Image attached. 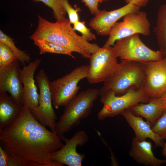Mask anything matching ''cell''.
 <instances>
[{
    "label": "cell",
    "mask_w": 166,
    "mask_h": 166,
    "mask_svg": "<svg viewBox=\"0 0 166 166\" xmlns=\"http://www.w3.org/2000/svg\"><path fill=\"white\" fill-rule=\"evenodd\" d=\"M99 93L98 89L89 88L77 94L65 106L57 123L56 131L59 136L64 135L89 116Z\"/></svg>",
    "instance_id": "3957f363"
},
{
    "label": "cell",
    "mask_w": 166,
    "mask_h": 166,
    "mask_svg": "<svg viewBox=\"0 0 166 166\" xmlns=\"http://www.w3.org/2000/svg\"><path fill=\"white\" fill-rule=\"evenodd\" d=\"M129 155L137 163L144 165L160 166L166 163V160L156 157L152 143L146 140L139 141L135 137L132 140Z\"/></svg>",
    "instance_id": "e0dca14e"
},
{
    "label": "cell",
    "mask_w": 166,
    "mask_h": 166,
    "mask_svg": "<svg viewBox=\"0 0 166 166\" xmlns=\"http://www.w3.org/2000/svg\"><path fill=\"white\" fill-rule=\"evenodd\" d=\"M164 57H166V54H165V55H164Z\"/></svg>",
    "instance_id": "e575fe53"
},
{
    "label": "cell",
    "mask_w": 166,
    "mask_h": 166,
    "mask_svg": "<svg viewBox=\"0 0 166 166\" xmlns=\"http://www.w3.org/2000/svg\"><path fill=\"white\" fill-rule=\"evenodd\" d=\"M0 42L7 45L15 54L18 60L22 64L30 62L31 58L30 55L23 50L18 49L15 45L13 39L0 30Z\"/></svg>",
    "instance_id": "7402d4cb"
},
{
    "label": "cell",
    "mask_w": 166,
    "mask_h": 166,
    "mask_svg": "<svg viewBox=\"0 0 166 166\" xmlns=\"http://www.w3.org/2000/svg\"><path fill=\"white\" fill-rule=\"evenodd\" d=\"M113 47L116 57L121 60L142 63L160 60L164 56L158 50H152L141 40L139 34L117 40Z\"/></svg>",
    "instance_id": "52a82bcc"
},
{
    "label": "cell",
    "mask_w": 166,
    "mask_h": 166,
    "mask_svg": "<svg viewBox=\"0 0 166 166\" xmlns=\"http://www.w3.org/2000/svg\"><path fill=\"white\" fill-rule=\"evenodd\" d=\"M8 154L6 166H42L37 162L19 156L9 153Z\"/></svg>",
    "instance_id": "cb8c5ba5"
},
{
    "label": "cell",
    "mask_w": 166,
    "mask_h": 166,
    "mask_svg": "<svg viewBox=\"0 0 166 166\" xmlns=\"http://www.w3.org/2000/svg\"><path fill=\"white\" fill-rule=\"evenodd\" d=\"M134 114L145 119L152 127L164 112L159 98L150 99L147 103H140L131 107Z\"/></svg>",
    "instance_id": "d6986e66"
},
{
    "label": "cell",
    "mask_w": 166,
    "mask_h": 166,
    "mask_svg": "<svg viewBox=\"0 0 166 166\" xmlns=\"http://www.w3.org/2000/svg\"><path fill=\"white\" fill-rule=\"evenodd\" d=\"M73 25L74 30L80 32L89 42L96 39L95 35L91 32L90 29L87 27L85 22L79 21Z\"/></svg>",
    "instance_id": "83f0119b"
},
{
    "label": "cell",
    "mask_w": 166,
    "mask_h": 166,
    "mask_svg": "<svg viewBox=\"0 0 166 166\" xmlns=\"http://www.w3.org/2000/svg\"><path fill=\"white\" fill-rule=\"evenodd\" d=\"M140 8L130 3L111 11L100 10L90 20L89 25L97 34L102 36L109 35L112 27L119 19L128 13L140 10Z\"/></svg>",
    "instance_id": "4fadbf2b"
},
{
    "label": "cell",
    "mask_w": 166,
    "mask_h": 166,
    "mask_svg": "<svg viewBox=\"0 0 166 166\" xmlns=\"http://www.w3.org/2000/svg\"><path fill=\"white\" fill-rule=\"evenodd\" d=\"M152 128L153 131L163 140H166V112L163 113Z\"/></svg>",
    "instance_id": "4316f807"
},
{
    "label": "cell",
    "mask_w": 166,
    "mask_h": 166,
    "mask_svg": "<svg viewBox=\"0 0 166 166\" xmlns=\"http://www.w3.org/2000/svg\"><path fill=\"white\" fill-rule=\"evenodd\" d=\"M113 46H103L91 54L89 58V69L86 77L88 81L94 84L108 81L120 69Z\"/></svg>",
    "instance_id": "ba28073f"
},
{
    "label": "cell",
    "mask_w": 166,
    "mask_h": 166,
    "mask_svg": "<svg viewBox=\"0 0 166 166\" xmlns=\"http://www.w3.org/2000/svg\"><path fill=\"white\" fill-rule=\"evenodd\" d=\"M100 96V102L103 104V107L97 115L98 119L100 121L121 114L124 110L137 104L147 103L150 100L145 93L143 88L137 89L133 87L121 95H117L113 92L109 90Z\"/></svg>",
    "instance_id": "5b68a950"
},
{
    "label": "cell",
    "mask_w": 166,
    "mask_h": 166,
    "mask_svg": "<svg viewBox=\"0 0 166 166\" xmlns=\"http://www.w3.org/2000/svg\"><path fill=\"white\" fill-rule=\"evenodd\" d=\"M8 153L0 146V166H6Z\"/></svg>",
    "instance_id": "f546056e"
},
{
    "label": "cell",
    "mask_w": 166,
    "mask_h": 166,
    "mask_svg": "<svg viewBox=\"0 0 166 166\" xmlns=\"http://www.w3.org/2000/svg\"><path fill=\"white\" fill-rule=\"evenodd\" d=\"M143 64L144 92L150 99L160 98L166 92V57Z\"/></svg>",
    "instance_id": "8fae6325"
},
{
    "label": "cell",
    "mask_w": 166,
    "mask_h": 166,
    "mask_svg": "<svg viewBox=\"0 0 166 166\" xmlns=\"http://www.w3.org/2000/svg\"><path fill=\"white\" fill-rule=\"evenodd\" d=\"M150 0H124L127 3H132L140 7L145 6Z\"/></svg>",
    "instance_id": "4dcf8cb0"
},
{
    "label": "cell",
    "mask_w": 166,
    "mask_h": 166,
    "mask_svg": "<svg viewBox=\"0 0 166 166\" xmlns=\"http://www.w3.org/2000/svg\"><path fill=\"white\" fill-rule=\"evenodd\" d=\"M37 59L29 62L20 69L19 74L23 85L22 105L27 106L30 111L36 109L38 105L39 94L34 78L35 72L41 62Z\"/></svg>",
    "instance_id": "9a60e30c"
},
{
    "label": "cell",
    "mask_w": 166,
    "mask_h": 166,
    "mask_svg": "<svg viewBox=\"0 0 166 166\" xmlns=\"http://www.w3.org/2000/svg\"><path fill=\"white\" fill-rule=\"evenodd\" d=\"M33 41L34 45L38 48L40 54L45 53L62 54L75 59L72 52L57 44L42 39H36Z\"/></svg>",
    "instance_id": "44dd1931"
},
{
    "label": "cell",
    "mask_w": 166,
    "mask_h": 166,
    "mask_svg": "<svg viewBox=\"0 0 166 166\" xmlns=\"http://www.w3.org/2000/svg\"><path fill=\"white\" fill-rule=\"evenodd\" d=\"M18 60L15 54L5 44L0 42V67L9 65Z\"/></svg>",
    "instance_id": "603a6c76"
},
{
    "label": "cell",
    "mask_w": 166,
    "mask_h": 166,
    "mask_svg": "<svg viewBox=\"0 0 166 166\" xmlns=\"http://www.w3.org/2000/svg\"><path fill=\"white\" fill-rule=\"evenodd\" d=\"M35 2L40 1L51 8L54 16L57 20L65 18L66 12L60 5L58 0H33Z\"/></svg>",
    "instance_id": "484cf974"
},
{
    "label": "cell",
    "mask_w": 166,
    "mask_h": 166,
    "mask_svg": "<svg viewBox=\"0 0 166 166\" xmlns=\"http://www.w3.org/2000/svg\"><path fill=\"white\" fill-rule=\"evenodd\" d=\"M89 9L91 14L96 15L100 10L97 0H82Z\"/></svg>",
    "instance_id": "f1b7e54d"
},
{
    "label": "cell",
    "mask_w": 166,
    "mask_h": 166,
    "mask_svg": "<svg viewBox=\"0 0 166 166\" xmlns=\"http://www.w3.org/2000/svg\"><path fill=\"white\" fill-rule=\"evenodd\" d=\"M120 63V67L117 73L104 82L99 90V96L109 90L117 95H121L132 87L137 89L143 88L145 75L143 64L124 60H121Z\"/></svg>",
    "instance_id": "277c9868"
},
{
    "label": "cell",
    "mask_w": 166,
    "mask_h": 166,
    "mask_svg": "<svg viewBox=\"0 0 166 166\" xmlns=\"http://www.w3.org/2000/svg\"><path fill=\"white\" fill-rule=\"evenodd\" d=\"M60 5L68 14L70 24H73L79 20L78 12L81 11L80 8L75 6L73 8L69 4L68 0H58Z\"/></svg>",
    "instance_id": "d4e9b609"
},
{
    "label": "cell",
    "mask_w": 166,
    "mask_h": 166,
    "mask_svg": "<svg viewBox=\"0 0 166 166\" xmlns=\"http://www.w3.org/2000/svg\"><path fill=\"white\" fill-rule=\"evenodd\" d=\"M65 144L54 152L51 156V160L69 166H81L85 155L77 151L78 146H82L89 140L87 134L83 130L77 131L70 139L60 136Z\"/></svg>",
    "instance_id": "7c38bea8"
},
{
    "label": "cell",
    "mask_w": 166,
    "mask_h": 166,
    "mask_svg": "<svg viewBox=\"0 0 166 166\" xmlns=\"http://www.w3.org/2000/svg\"><path fill=\"white\" fill-rule=\"evenodd\" d=\"M89 65L77 67L69 73L49 82L53 104L56 109L65 106L77 95L79 82L86 78Z\"/></svg>",
    "instance_id": "8992f818"
},
{
    "label": "cell",
    "mask_w": 166,
    "mask_h": 166,
    "mask_svg": "<svg viewBox=\"0 0 166 166\" xmlns=\"http://www.w3.org/2000/svg\"><path fill=\"white\" fill-rule=\"evenodd\" d=\"M35 79L39 89L38 105L36 109L30 111L42 124L49 127L52 131H55L57 117L52 106L49 78L44 70L41 69Z\"/></svg>",
    "instance_id": "30bf717a"
},
{
    "label": "cell",
    "mask_w": 166,
    "mask_h": 166,
    "mask_svg": "<svg viewBox=\"0 0 166 166\" xmlns=\"http://www.w3.org/2000/svg\"><path fill=\"white\" fill-rule=\"evenodd\" d=\"M108 0H97V1L99 3V2H103V1H107Z\"/></svg>",
    "instance_id": "836d02e7"
},
{
    "label": "cell",
    "mask_w": 166,
    "mask_h": 166,
    "mask_svg": "<svg viewBox=\"0 0 166 166\" xmlns=\"http://www.w3.org/2000/svg\"><path fill=\"white\" fill-rule=\"evenodd\" d=\"M19 61L0 67V92H8L17 103L22 105L23 85L20 77Z\"/></svg>",
    "instance_id": "5bb4252c"
},
{
    "label": "cell",
    "mask_w": 166,
    "mask_h": 166,
    "mask_svg": "<svg viewBox=\"0 0 166 166\" xmlns=\"http://www.w3.org/2000/svg\"><path fill=\"white\" fill-rule=\"evenodd\" d=\"M159 51L164 57L166 54V4L160 7L154 28Z\"/></svg>",
    "instance_id": "ffe728a7"
},
{
    "label": "cell",
    "mask_w": 166,
    "mask_h": 166,
    "mask_svg": "<svg viewBox=\"0 0 166 166\" xmlns=\"http://www.w3.org/2000/svg\"><path fill=\"white\" fill-rule=\"evenodd\" d=\"M35 31L30 38L33 41L42 39L52 42L89 58L100 48L96 43H90L82 36L78 35L66 18L50 22L38 15Z\"/></svg>",
    "instance_id": "7a4b0ae2"
},
{
    "label": "cell",
    "mask_w": 166,
    "mask_h": 166,
    "mask_svg": "<svg viewBox=\"0 0 166 166\" xmlns=\"http://www.w3.org/2000/svg\"><path fill=\"white\" fill-rule=\"evenodd\" d=\"M6 92H0V130L14 120L23 107V105L17 103Z\"/></svg>",
    "instance_id": "ac0fdd59"
},
{
    "label": "cell",
    "mask_w": 166,
    "mask_h": 166,
    "mask_svg": "<svg viewBox=\"0 0 166 166\" xmlns=\"http://www.w3.org/2000/svg\"><path fill=\"white\" fill-rule=\"evenodd\" d=\"M162 153L166 157V142H164L162 146Z\"/></svg>",
    "instance_id": "d6a6232c"
},
{
    "label": "cell",
    "mask_w": 166,
    "mask_h": 166,
    "mask_svg": "<svg viewBox=\"0 0 166 166\" xmlns=\"http://www.w3.org/2000/svg\"><path fill=\"white\" fill-rule=\"evenodd\" d=\"M57 131L48 130L23 105L19 115L0 130V145L9 154L37 162L42 166H62L52 161V154L64 145Z\"/></svg>",
    "instance_id": "6da1fadb"
},
{
    "label": "cell",
    "mask_w": 166,
    "mask_h": 166,
    "mask_svg": "<svg viewBox=\"0 0 166 166\" xmlns=\"http://www.w3.org/2000/svg\"><path fill=\"white\" fill-rule=\"evenodd\" d=\"M121 114L133 130L136 139L142 141L148 138L153 141L155 147H162L164 140L153 131L150 124L142 117L134 114L129 109L124 110Z\"/></svg>",
    "instance_id": "2e32d148"
},
{
    "label": "cell",
    "mask_w": 166,
    "mask_h": 166,
    "mask_svg": "<svg viewBox=\"0 0 166 166\" xmlns=\"http://www.w3.org/2000/svg\"><path fill=\"white\" fill-rule=\"evenodd\" d=\"M150 34V24L146 13L140 10L130 13L113 26L103 46H113L117 40L134 34L148 36Z\"/></svg>",
    "instance_id": "9c48e42d"
},
{
    "label": "cell",
    "mask_w": 166,
    "mask_h": 166,
    "mask_svg": "<svg viewBox=\"0 0 166 166\" xmlns=\"http://www.w3.org/2000/svg\"><path fill=\"white\" fill-rule=\"evenodd\" d=\"M159 99L164 112H166V92Z\"/></svg>",
    "instance_id": "1f68e13d"
}]
</instances>
